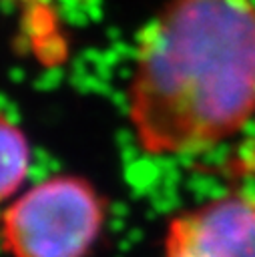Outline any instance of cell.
Here are the masks:
<instances>
[{
    "label": "cell",
    "instance_id": "1",
    "mask_svg": "<svg viewBox=\"0 0 255 257\" xmlns=\"http://www.w3.org/2000/svg\"><path fill=\"white\" fill-rule=\"evenodd\" d=\"M126 106L155 157L235 137L255 116V2L167 0L139 40Z\"/></svg>",
    "mask_w": 255,
    "mask_h": 257
},
{
    "label": "cell",
    "instance_id": "2",
    "mask_svg": "<svg viewBox=\"0 0 255 257\" xmlns=\"http://www.w3.org/2000/svg\"><path fill=\"white\" fill-rule=\"evenodd\" d=\"M104 223L96 189L70 175L40 181L0 215L8 257H88Z\"/></svg>",
    "mask_w": 255,
    "mask_h": 257
},
{
    "label": "cell",
    "instance_id": "3",
    "mask_svg": "<svg viewBox=\"0 0 255 257\" xmlns=\"http://www.w3.org/2000/svg\"><path fill=\"white\" fill-rule=\"evenodd\" d=\"M165 257H255V199L223 195L179 213L167 227Z\"/></svg>",
    "mask_w": 255,
    "mask_h": 257
},
{
    "label": "cell",
    "instance_id": "4",
    "mask_svg": "<svg viewBox=\"0 0 255 257\" xmlns=\"http://www.w3.org/2000/svg\"><path fill=\"white\" fill-rule=\"evenodd\" d=\"M30 167V147L24 133L0 114V203L8 201L24 183Z\"/></svg>",
    "mask_w": 255,
    "mask_h": 257
}]
</instances>
